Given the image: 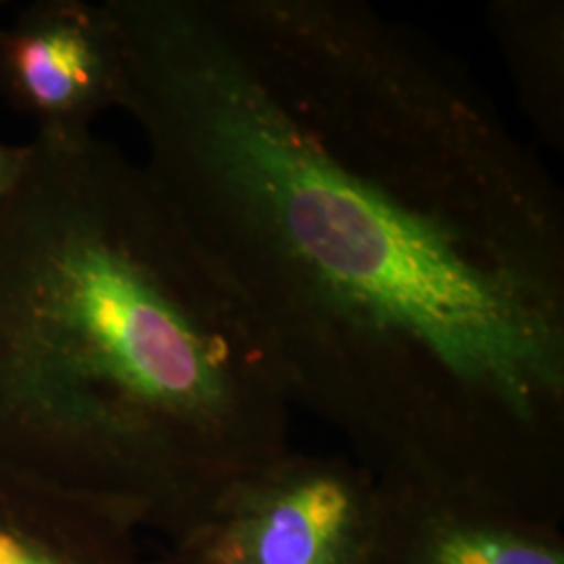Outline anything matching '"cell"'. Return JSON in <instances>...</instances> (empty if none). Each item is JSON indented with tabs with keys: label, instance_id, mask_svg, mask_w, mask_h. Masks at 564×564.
<instances>
[{
	"label": "cell",
	"instance_id": "cell-1",
	"mask_svg": "<svg viewBox=\"0 0 564 564\" xmlns=\"http://www.w3.org/2000/svg\"><path fill=\"white\" fill-rule=\"evenodd\" d=\"M144 163L291 405L375 477L564 514V205L460 61L354 0H107Z\"/></svg>",
	"mask_w": 564,
	"mask_h": 564
},
{
	"label": "cell",
	"instance_id": "cell-7",
	"mask_svg": "<svg viewBox=\"0 0 564 564\" xmlns=\"http://www.w3.org/2000/svg\"><path fill=\"white\" fill-rule=\"evenodd\" d=\"M489 28L510 67L517 95L545 144H564V4L500 0L487 9Z\"/></svg>",
	"mask_w": 564,
	"mask_h": 564
},
{
	"label": "cell",
	"instance_id": "cell-2",
	"mask_svg": "<svg viewBox=\"0 0 564 564\" xmlns=\"http://www.w3.org/2000/svg\"><path fill=\"white\" fill-rule=\"evenodd\" d=\"M291 400L237 286L147 165L42 134L0 202V470L170 542L291 452Z\"/></svg>",
	"mask_w": 564,
	"mask_h": 564
},
{
	"label": "cell",
	"instance_id": "cell-5",
	"mask_svg": "<svg viewBox=\"0 0 564 564\" xmlns=\"http://www.w3.org/2000/svg\"><path fill=\"white\" fill-rule=\"evenodd\" d=\"M364 564H564L561 521L456 485L377 477Z\"/></svg>",
	"mask_w": 564,
	"mask_h": 564
},
{
	"label": "cell",
	"instance_id": "cell-4",
	"mask_svg": "<svg viewBox=\"0 0 564 564\" xmlns=\"http://www.w3.org/2000/svg\"><path fill=\"white\" fill-rule=\"evenodd\" d=\"M0 93L42 134L90 132L123 105L126 63L105 2L39 0L0 30Z\"/></svg>",
	"mask_w": 564,
	"mask_h": 564
},
{
	"label": "cell",
	"instance_id": "cell-6",
	"mask_svg": "<svg viewBox=\"0 0 564 564\" xmlns=\"http://www.w3.org/2000/svg\"><path fill=\"white\" fill-rule=\"evenodd\" d=\"M116 506L0 470V564H153Z\"/></svg>",
	"mask_w": 564,
	"mask_h": 564
},
{
	"label": "cell",
	"instance_id": "cell-3",
	"mask_svg": "<svg viewBox=\"0 0 564 564\" xmlns=\"http://www.w3.org/2000/svg\"><path fill=\"white\" fill-rule=\"evenodd\" d=\"M377 505L364 464L291 449L228 485L153 564H364Z\"/></svg>",
	"mask_w": 564,
	"mask_h": 564
},
{
	"label": "cell",
	"instance_id": "cell-8",
	"mask_svg": "<svg viewBox=\"0 0 564 564\" xmlns=\"http://www.w3.org/2000/svg\"><path fill=\"white\" fill-rule=\"evenodd\" d=\"M30 160V142L28 144H9L0 141V202L13 191V186Z\"/></svg>",
	"mask_w": 564,
	"mask_h": 564
}]
</instances>
